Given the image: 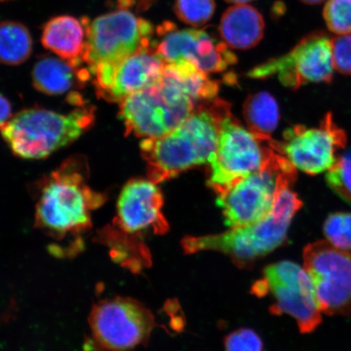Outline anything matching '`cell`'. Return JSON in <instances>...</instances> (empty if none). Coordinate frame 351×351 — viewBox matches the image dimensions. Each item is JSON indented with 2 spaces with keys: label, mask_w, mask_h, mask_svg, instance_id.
I'll list each match as a JSON object with an SVG mask.
<instances>
[{
  "label": "cell",
  "mask_w": 351,
  "mask_h": 351,
  "mask_svg": "<svg viewBox=\"0 0 351 351\" xmlns=\"http://www.w3.org/2000/svg\"><path fill=\"white\" fill-rule=\"evenodd\" d=\"M230 104L213 99L202 102L177 128L141 143L149 180L168 181L192 167L208 162L216 149L219 128Z\"/></svg>",
  "instance_id": "6da1fadb"
},
{
  "label": "cell",
  "mask_w": 351,
  "mask_h": 351,
  "mask_svg": "<svg viewBox=\"0 0 351 351\" xmlns=\"http://www.w3.org/2000/svg\"><path fill=\"white\" fill-rule=\"evenodd\" d=\"M297 173H280L273 208L262 221L236 228L219 234L187 236L182 241L186 254L215 251L227 254L240 267L254 261L283 245L289 226L302 207V202L292 190Z\"/></svg>",
  "instance_id": "7a4b0ae2"
},
{
  "label": "cell",
  "mask_w": 351,
  "mask_h": 351,
  "mask_svg": "<svg viewBox=\"0 0 351 351\" xmlns=\"http://www.w3.org/2000/svg\"><path fill=\"white\" fill-rule=\"evenodd\" d=\"M84 159L66 160L43 182L35 223L52 238L62 240L90 229L91 213L105 202V196L87 184Z\"/></svg>",
  "instance_id": "3957f363"
},
{
  "label": "cell",
  "mask_w": 351,
  "mask_h": 351,
  "mask_svg": "<svg viewBox=\"0 0 351 351\" xmlns=\"http://www.w3.org/2000/svg\"><path fill=\"white\" fill-rule=\"evenodd\" d=\"M163 206V195L151 180L136 178L125 184L118 197L112 226L104 228L99 235L116 261L131 269H138L136 253L142 258L148 254H145L143 245L137 241L147 231L162 235L169 230L162 213Z\"/></svg>",
  "instance_id": "277c9868"
},
{
  "label": "cell",
  "mask_w": 351,
  "mask_h": 351,
  "mask_svg": "<svg viewBox=\"0 0 351 351\" xmlns=\"http://www.w3.org/2000/svg\"><path fill=\"white\" fill-rule=\"evenodd\" d=\"M94 119V110L85 104L67 114L32 108L17 113L0 130L16 156L38 160L75 141Z\"/></svg>",
  "instance_id": "5b68a950"
},
{
  "label": "cell",
  "mask_w": 351,
  "mask_h": 351,
  "mask_svg": "<svg viewBox=\"0 0 351 351\" xmlns=\"http://www.w3.org/2000/svg\"><path fill=\"white\" fill-rule=\"evenodd\" d=\"M196 103L162 75L158 84L128 96L120 103L126 134L155 138L173 130L195 111Z\"/></svg>",
  "instance_id": "8992f818"
},
{
  "label": "cell",
  "mask_w": 351,
  "mask_h": 351,
  "mask_svg": "<svg viewBox=\"0 0 351 351\" xmlns=\"http://www.w3.org/2000/svg\"><path fill=\"white\" fill-rule=\"evenodd\" d=\"M84 351H131L156 327L152 311L130 298H106L93 306Z\"/></svg>",
  "instance_id": "52a82bcc"
},
{
  "label": "cell",
  "mask_w": 351,
  "mask_h": 351,
  "mask_svg": "<svg viewBox=\"0 0 351 351\" xmlns=\"http://www.w3.org/2000/svg\"><path fill=\"white\" fill-rule=\"evenodd\" d=\"M150 22L121 5L93 21L88 20L84 64L91 74L103 67H114L127 57L152 45Z\"/></svg>",
  "instance_id": "ba28073f"
},
{
  "label": "cell",
  "mask_w": 351,
  "mask_h": 351,
  "mask_svg": "<svg viewBox=\"0 0 351 351\" xmlns=\"http://www.w3.org/2000/svg\"><path fill=\"white\" fill-rule=\"evenodd\" d=\"M287 157L267 145L261 168L218 196L225 223L230 229L245 227L265 219L273 208L278 178Z\"/></svg>",
  "instance_id": "9c48e42d"
},
{
  "label": "cell",
  "mask_w": 351,
  "mask_h": 351,
  "mask_svg": "<svg viewBox=\"0 0 351 351\" xmlns=\"http://www.w3.org/2000/svg\"><path fill=\"white\" fill-rule=\"evenodd\" d=\"M265 278L254 284L253 293L258 296L273 295L270 307L274 315L288 314L295 318L302 333H309L322 322L313 283L304 269L297 263L285 261L267 266Z\"/></svg>",
  "instance_id": "30bf717a"
},
{
  "label": "cell",
  "mask_w": 351,
  "mask_h": 351,
  "mask_svg": "<svg viewBox=\"0 0 351 351\" xmlns=\"http://www.w3.org/2000/svg\"><path fill=\"white\" fill-rule=\"evenodd\" d=\"M263 159L265 147L230 112L221 122L216 149L208 162V186L217 196L223 195L260 169Z\"/></svg>",
  "instance_id": "8fae6325"
},
{
  "label": "cell",
  "mask_w": 351,
  "mask_h": 351,
  "mask_svg": "<svg viewBox=\"0 0 351 351\" xmlns=\"http://www.w3.org/2000/svg\"><path fill=\"white\" fill-rule=\"evenodd\" d=\"M304 269L313 283L322 313H351V250L335 247L328 241L306 245Z\"/></svg>",
  "instance_id": "7c38bea8"
},
{
  "label": "cell",
  "mask_w": 351,
  "mask_h": 351,
  "mask_svg": "<svg viewBox=\"0 0 351 351\" xmlns=\"http://www.w3.org/2000/svg\"><path fill=\"white\" fill-rule=\"evenodd\" d=\"M333 70L331 38L317 32L302 38L287 54L257 66L247 75L256 79L275 75L285 86L297 90L308 83H331Z\"/></svg>",
  "instance_id": "4fadbf2b"
},
{
  "label": "cell",
  "mask_w": 351,
  "mask_h": 351,
  "mask_svg": "<svg viewBox=\"0 0 351 351\" xmlns=\"http://www.w3.org/2000/svg\"><path fill=\"white\" fill-rule=\"evenodd\" d=\"M346 144V132L328 112L319 127L293 126L285 131L282 142L274 140L267 145L282 154L296 169L314 176L330 169L339 156L337 152L344 150Z\"/></svg>",
  "instance_id": "5bb4252c"
},
{
  "label": "cell",
  "mask_w": 351,
  "mask_h": 351,
  "mask_svg": "<svg viewBox=\"0 0 351 351\" xmlns=\"http://www.w3.org/2000/svg\"><path fill=\"white\" fill-rule=\"evenodd\" d=\"M160 41L153 45L165 63L187 60L205 73L225 71L237 62V57L225 43L218 42L203 30H178L171 22L159 26Z\"/></svg>",
  "instance_id": "9a60e30c"
},
{
  "label": "cell",
  "mask_w": 351,
  "mask_h": 351,
  "mask_svg": "<svg viewBox=\"0 0 351 351\" xmlns=\"http://www.w3.org/2000/svg\"><path fill=\"white\" fill-rule=\"evenodd\" d=\"M166 63L153 45L145 47L112 68L94 73V83L100 97L121 103L128 96L160 82Z\"/></svg>",
  "instance_id": "2e32d148"
},
{
  "label": "cell",
  "mask_w": 351,
  "mask_h": 351,
  "mask_svg": "<svg viewBox=\"0 0 351 351\" xmlns=\"http://www.w3.org/2000/svg\"><path fill=\"white\" fill-rule=\"evenodd\" d=\"M88 20L62 15L48 21L44 25L42 43L60 58L82 66L87 44Z\"/></svg>",
  "instance_id": "e0dca14e"
},
{
  "label": "cell",
  "mask_w": 351,
  "mask_h": 351,
  "mask_svg": "<svg viewBox=\"0 0 351 351\" xmlns=\"http://www.w3.org/2000/svg\"><path fill=\"white\" fill-rule=\"evenodd\" d=\"M265 29V19L261 13L247 4H236L228 8L219 26L223 43L239 50L257 46L263 39Z\"/></svg>",
  "instance_id": "ac0fdd59"
},
{
  "label": "cell",
  "mask_w": 351,
  "mask_h": 351,
  "mask_svg": "<svg viewBox=\"0 0 351 351\" xmlns=\"http://www.w3.org/2000/svg\"><path fill=\"white\" fill-rule=\"evenodd\" d=\"M90 77L87 68L52 56L38 60L32 73L34 86L47 95L64 94L82 85Z\"/></svg>",
  "instance_id": "d6986e66"
},
{
  "label": "cell",
  "mask_w": 351,
  "mask_h": 351,
  "mask_svg": "<svg viewBox=\"0 0 351 351\" xmlns=\"http://www.w3.org/2000/svg\"><path fill=\"white\" fill-rule=\"evenodd\" d=\"M243 116L248 130L261 143L267 144L271 138L279 121V108L276 99L267 92L248 96L243 104Z\"/></svg>",
  "instance_id": "ffe728a7"
},
{
  "label": "cell",
  "mask_w": 351,
  "mask_h": 351,
  "mask_svg": "<svg viewBox=\"0 0 351 351\" xmlns=\"http://www.w3.org/2000/svg\"><path fill=\"white\" fill-rule=\"evenodd\" d=\"M33 40L29 30L19 22H0V63L19 65L29 58Z\"/></svg>",
  "instance_id": "44dd1931"
},
{
  "label": "cell",
  "mask_w": 351,
  "mask_h": 351,
  "mask_svg": "<svg viewBox=\"0 0 351 351\" xmlns=\"http://www.w3.org/2000/svg\"><path fill=\"white\" fill-rule=\"evenodd\" d=\"M326 179L331 190L351 206V149L337 156Z\"/></svg>",
  "instance_id": "7402d4cb"
},
{
  "label": "cell",
  "mask_w": 351,
  "mask_h": 351,
  "mask_svg": "<svg viewBox=\"0 0 351 351\" xmlns=\"http://www.w3.org/2000/svg\"><path fill=\"white\" fill-rule=\"evenodd\" d=\"M216 3L215 0H176V15L184 23L199 27L212 19Z\"/></svg>",
  "instance_id": "603a6c76"
},
{
  "label": "cell",
  "mask_w": 351,
  "mask_h": 351,
  "mask_svg": "<svg viewBox=\"0 0 351 351\" xmlns=\"http://www.w3.org/2000/svg\"><path fill=\"white\" fill-rule=\"evenodd\" d=\"M324 234L329 243L343 250H351V213L329 215L324 223Z\"/></svg>",
  "instance_id": "cb8c5ba5"
},
{
  "label": "cell",
  "mask_w": 351,
  "mask_h": 351,
  "mask_svg": "<svg viewBox=\"0 0 351 351\" xmlns=\"http://www.w3.org/2000/svg\"><path fill=\"white\" fill-rule=\"evenodd\" d=\"M323 15L331 32L351 34V0H328Z\"/></svg>",
  "instance_id": "d4e9b609"
},
{
  "label": "cell",
  "mask_w": 351,
  "mask_h": 351,
  "mask_svg": "<svg viewBox=\"0 0 351 351\" xmlns=\"http://www.w3.org/2000/svg\"><path fill=\"white\" fill-rule=\"evenodd\" d=\"M226 351H263V342L256 332L241 328L232 332L226 339Z\"/></svg>",
  "instance_id": "484cf974"
},
{
  "label": "cell",
  "mask_w": 351,
  "mask_h": 351,
  "mask_svg": "<svg viewBox=\"0 0 351 351\" xmlns=\"http://www.w3.org/2000/svg\"><path fill=\"white\" fill-rule=\"evenodd\" d=\"M333 68L345 75H351V34L331 39Z\"/></svg>",
  "instance_id": "4316f807"
},
{
  "label": "cell",
  "mask_w": 351,
  "mask_h": 351,
  "mask_svg": "<svg viewBox=\"0 0 351 351\" xmlns=\"http://www.w3.org/2000/svg\"><path fill=\"white\" fill-rule=\"evenodd\" d=\"M12 107L10 101L0 95V129L10 120Z\"/></svg>",
  "instance_id": "83f0119b"
},
{
  "label": "cell",
  "mask_w": 351,
  "mask_h": 351,
  "mask_svg": "<svg viewBox=\"0 0 351 351\" xmlns=\"http://www.w3.org/2000/svg\"><path fill=\"white\" fill-rule=\"evenodd\" d=\"M302 3L308 4V5H315V4H319L324 1V0H300Z\"/></svg>",
  "instance_id": "f1b7e54d"
},
{
  "label": "cell",
  "mask_w": 351,
  "mask_h": 351,
  "mask_svg": "<svg viewBox=\"0 0 351 351\" xmlns=\"http://www.w3.org/2000/svg\"><path fill=\"white\" fill-rule=\"evenodd\" d=\"M226 1L235 4H247L249 2L254 1V0H226Z\"/></svg>",
  "instance_id": "f546056e"
},
{
  "label": "cell",
  "mask_w": 351,
  "mask_h": 351,
  "mask_svg": "<svg viewBox=\"0 0 351 351\" xmlns=\"http://www.w3.org/2000/svg\"><path fill=\"white\" fill-rule=\"evenodd\" d=\"M10 1V0H0V2H7Z\"/></svg>",
  "instance_id": "4dcf8cb0"
}]
</instances>
